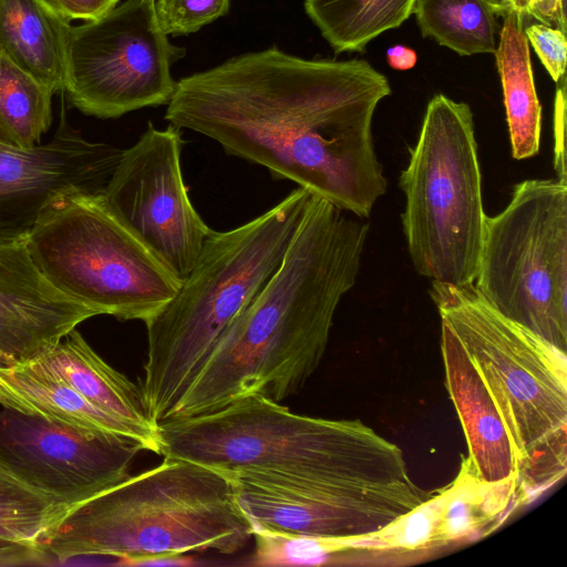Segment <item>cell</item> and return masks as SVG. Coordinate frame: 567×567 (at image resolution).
Here are the masks:
<instances>
[{
	"label": "cell",
	"instance_id": "44dd1931",
	"mask_svg": "<svg viewBox=\"0 0 567 567\" xmlns=\"http://www.w3.org/2000/svg\"><path fill=\"white\" fill-rule=\"evenodd\" d=\"M412 14L423 38L461 56L497 49L498 14L487 0H415Z\"/></svg>",
	"mask_w": 567,
	"mask_h": 567
},
{
	"label": "cell",
	"instance_id": "3957f363",
	"mask_svg": "<svg viewBox=\"0 0 567 567\" xmlns=\"http://www.w3.org/2000/svg\"><path fill=\"white\" fill-rule=\"evenodd\" d=\"M363 219L311 194L279 267L166 420L208 414L250 395L280 403L303 388L357 281L370 229Z\"/></svg>",
	"mask_w": 567,
	"mask_h": 567
},
{
	"label": "cell",
	"instance_id": "d6986e66",
	"mask_svg": "<svg viewBox=\"0 0 567 567\" xmlns=\"http://www.w3.org/2000/svg\"><path fill=\"white\" fill-rule=\"evenodd\" d=\"M502 18L503 25L494 55L503 90L512 156L526 159L539 151L542 105L524 32L525 18L514 8Z\"/></svg>",
	"mask_w": 567,
	"mask_h": 567
},
{
	"label": "cell",
	"instance_id": "6da1fadb",
	"mask_svg": "<svg viewBox=\"0 0 567 567\" xmlns=\"http://www.w3.org/2000/svg\"><path fill=\"white\" fill-rule=\"evenodd\" d=\"M391 92L365 60L272 47L182 78L165 120L365 219L386 190L372 121Z\"/></svg>",
	"mask_w": 567,
	"mask_h": 567
},
{
	"label": "cell",
	"instance_id": "7402d4cb",
	"mask_svg": "<svg viewBox=\"0 0 567 567\" xmlns=\"http://www.w3.org/2000/svg\"><path fill=\"white\" fill-rule=\"evenodd\" d=\"M53 94L0 53V142L19 148L40 145L52 123Z\"/></svg>",
	"mask_w": 567,
	"mask_h": 567
},
{
	"label": "cell",
	"instance_id": "8992f818",
	"mask_svg": "<svg viewBox=\"0 0 567 567\" xmlns=\"http://www.w3.org/2000/svg\"><path fill=\"white\" fill-rule=\"evenodd\" d=\"M311 193L302 187L254 219L212 229L177 293L146 320L140 391L150 420L165 421L208 355L279 267Z\"/></svg>",
	"mask_w": 567,
	"mask_h": 567
},
{
	"label": "cell",
	"instance_id": "f1b7e54d",
	"mask_svg": "<svg viewBox=\"0 0 567 567\" xmlns=\"http://www.w3.org/2000/svg\"><path fill=\"white\" fill-rule=\"evenodd\" d=\"M48 565V558L37 547L0 542V566Z\"/></svg>",
	"mask_w": 567,
	"mask_h": 567
},
{
	"label": "cell",
	"instance_id": "5b68a950",
	"mask_svg": "<svg viewBox=\"0 0 567 567\" xmlns=\"http://www.w3.org/2000/svg\"><path fill=\"white\" fill-rule=\"evenodd\" d=\"M157 466L79 503L39 540L48 565L137 566L144 558L215 550L252 538L228 473L163 456Z\"/></svg>",
	"mask_w": 567,
	"mask_h": 567
},
{
	"label": "cell",
	"instance_id": "5bb4252c",
	"mask_svg": "<svg viewBox=\"0 0 567 567\" xmlns=\"http://www.w3.org/2000/svg\"><path fill=\"white\" fill-rule=\"evenodd\" d=\"M254 530L361 539L404 518L399 511L342 491L254 473H228Z\"/></svg>",
	"mask_w": 567,
	"mask_h": 567
},
{
	"label": "cell",
	"instance_id": "2e32d148",
	"mask_svg": "<svg viewBox=\"0 0 567 567\" xmlns=\"http://www.w3.org/2000/svg\"><path fill=\"white\" fill-rule=\"evenodd\" d=\"M30 363L63 380L91 404L128 424L144 450L158 454V427L147 416L140 388L104 361L76 329Z\"/></svg>",
	"mask_w": 567,
	"mask_h": 567
},
{
	"label": "cell",
	"instance_id": "52a82bcc",
	"mask_svg": "<svg viewBox=\"0 0 567 567\" xmlns=\"http://www.w3.org/2000/svg\"><path fill=\"white\" fill-rule=\"evenodd\" d=\"M399 186L405 197L403 233L416 271L455 287L474 284L486 215L468 104L444 94L430 100Z\"/></svg>",
	"mask_w": 567,
	"mask_h": 567
},
{
	"label": "cell",
	"instance_id": "484cf974",
	"mask_svg": "<svg viewBox=\"0 0 567 567\" xmlns=\"http://www.w3.org/2000/svg\"><path fill=\"white\" fill-rule=\"evenodd\" d=\"M554 101V166L557 179L567 183L565 162V127H566V78L557 82Z\"/></svg>",
	"mask_w": 567,
	"mask_h": 567
},
{
	"label": "cell",
	"instance_id": "e0dca14e",
	"mask_svg": "<svg viewBox=\"0 0 567 567\" xmlns=\"http://www.w3.org/2000/svg\"><path fill=\"white\" fill-rule=\"evenodd\" d=\"M70 22L48 0H0V53L63 92Z\"/></svg>",
	"mask_w": 567,
	"mask_h": 567
},
{
	"label": "cell",
	"instance_id": "d4e9b609",
	"mask_svg": "<svg viewBox=\"0 0 567 567\" xmlns=\"http://www.w3.org/2000/svg\"><path fill=\"white\" fill-rule=\"evenodd\" d=\"M524 32L528 44L533 47L550 78L557 83L566 71V33L539 22L524 28Z\"/></svg>",
	"mask_w": 567,
	"mask_h": 567
},
{
	"label": "cell",
	"instance_id": "4dcf8cb0",
	"mask_svg": "<svg viewBox=\"0 0 567 567\" xmlns=\"http://www.w3.org/2000/svg\"><path fill=\"white\" fill-rule=\"evenodd\" d=\"M491 6L495 9L499 17H503L506 11L514 8L513 0H487Z\"/></svg>",
	"mask_w": 567,
	"mask_h": 567
},
{
	"label": "cell",
	"instance_id": "8fae6325",
	"mask_svg": "<svg viewBox=\"0 0 567 567\" xmlns=\"http://www.w3.org/2000/svg\"><path fill=\"white\" fill-rule=\"evenodd\" d=\"M181 128L150 122L123 150L103 197L114 217L174 276L184 280L212 231L196 212L185 185Z\"/></svg>",
	"mask_w": 567,
	"mask_h": 567
},
{
	"label": "cell",
	"instance_id": "603a6c76",
	"mask_svg": "<svg viewBox=\"0 0 567 567\" xmlns=\"http://www.w3.org/2000/svg\"><path fill=\"white\" fill-rule=\"evenodd\" d=\"M0 470V542L38 548L42 536L72 508Z\"/></svg>",
	"mask_w": 567,
	"mask_h": 567
},
{
	"label": "cell",
	"instance_id": "9a60e30c",
	"mask_svg": "<svg viewBox=\"0 0 567 567\" xmlns=\"http://www.w3.org/2000/svg\"><path fill=\"white\" fill-rule=\"evenodd\" d=\"M94 316L48 282L24 243L0 246V367L37 359Z\"/></svg>",
	"mask_w": 567,
	"mask_h": 567
},
{
	"label": "cell",
	"instance_id": "1f68e13d",
	"mask_svg": "<svg viewBox=\"0 0 567 567\" xmlns=\"http://www.w3.org/2000/svg\"><path fill=\"white\" fill-rule=\"evenodd\" d=\"M513 7L526 19L528 18L529 0H513Z\"/></svg>",
	"mask_w": 567,
	"mask_h": 567
},
{
	"label": "cell",
	"instance_id": "f546056e",
	"mask_svg": "<svg viewBox=\"0 0 567 567\" xmlns=\"http://www.w3.org/2000/svg\"><path fill=\"white\" fill-rule=\"evenodd\" d=\"M386 61L389 66L393 70L408 71L415 66L417 54L409 47L395 44L388 49Z\"/></svg>",
	"mask_w": 567,
	"mask_h": 567
},
{
	"label": "cell",
	"instance_id": "4316f807",
	"mask_svg": "<svg viewBox=\"0 0 567 567\" xmlns=\"http://www.w3.org/2000/svg\"><path fill=\"white\" fill-rule=\"evenodd\" d=\"M68 20L92 21L101 18L115 6L118 0H48Z\"/></svg>",
	"mask_w": 567,
	"mask_h": 567
},
{
	"label": "cell",
	"instance_id": "cb8c5ba5",
	"mask_svg": "<svg viewBox=\"0 0 567 567\" xmlns=\"http://www.w3.org/2000/svg\"><path fill=\"white\" fill-rule=\"evenodd\" d=\"M162 30L168 35L189 34L225 16L229 0H153Z\"/></svg>",
	"mask_w": 567,
	"mask_h": 567
},
{
	"label": "cell",
	"instance_id": "277c9868",
	"mask_svg": "<svg viewBox=\"0 0 567 567\" xmlns=\"http://www.w3.org/2000/svg\"><path fill=\"white\" fill-rule=\"evenodd\" d=\"M158 455L226 473H254L354 494L409 515L432 493L410 476L402 450L362 421L291 412L250 395L215 412L157 425Z\"/></svg>",
	"mask_w": 567,
	"mask_h": 567
},
{
	"label": "cell",
	"instance_id": "4fadbf2b",
	"mask_svg": "<svg viewBox=\"0 0 567 567\" xmlns=\"http://www.w3.org/2000/svg\"><path fill=\"white\" fill-rule=\"evenodd\" d=\"M123 150L90 142L66 121L43 145L0 142V246L22 244L44 209L78 193H102Z\"/></svg>",
	"mask_w": 567,
	"mask_h": 567
},
{
	"label": "cell",
	"instance_id": "ac0fdd59",
	"mask_svg": "<svg viewBox=\"0 0 567 567\" xmlns=\"http://www.w3.org/2000/svg\"><path fill=\"white\" fill-rule=\"evenodd\" d=\"M0 405L82 430L126 435L141 443L128 424L94 406L63 380L30 362L0 367Z\"/></svg>",
	"mask_w": 567,
	"mask_h": 567
},
{
	"label": "cell",
	"instance_id": "7c38bea8",
	"mask_svg": "<svg viewBox=\"0 0 567 567\" xmlns=\"http://www.w3.org/2000/svg\"><path fill=\"white\" fill-rule=\"evenodd\" d=\"M143 450L126 435L0 410V470L71 505L130 477L131 466Z\"/></svg>",
	"mask_w": 567,
	"mask_h": 567
},
{
	"label": "cell",
	"instance_id": "ffe728a7",
	"mask_svg": "<svg viewBox=\"0 0 567 567\" xmlns=\"http://www.w3.org/2000/svg\"><path fill=\"white\" fill-rule=\"evenodd\" d=\"M415 0H305V10L336 53L364 52L368 43L396 29Z\"/></svg>",
	"mask_w": 567,
	"mask_h": 567
},
{
	"label": "cell",
	"instance_id": "ba28073f",
	"mask_svg": "<svg viewBox=\"0 0 567 567\" xmlns=\"http://www.w3.org/2000/svg\"><path fill=\"white\" fill-rule=\"evenodd\" d=\"M24 244L50 285L99 316L145 322L182 285L114 217L103 192L50 204Z\"/></svg>",
	"mask_w": 567,
	"mask_h": 567
},
{
	"label": "cell",
	"instance_id": "7a4b0ae2",
	"mask_svg": "<svg viewBox=\"0 0 567 567\" xmlns=\"http://www.w3.org/2000/svg\"><path fill=\"white\" fill-rule=\"evenodd\" d=\"M445 386L480 482L517 480L529 502L567 472V357L491 307L474 284L432 281Z\"/></svg>",
	"mask_w": 567,
	"mask_h": 567
},
{
	"label": "cell",
	"instance_id": "9c48e42d",
	"mask_svg": "<svg viewBox=\"0 0 567 567\" xmlns=\"http://www.w3.org/2000/svg\"><path fill=\"white\" fill-rule=\"evenodd\" d=\"M474 286L506 318L567 348V183L526 179L486 216Z\"/></svg>",
	"mask_w": 567,
	"mask_h": 567
},
{
	"label": "cell",
	"instance_id": "30bf717a",
	"mask_svg": "<svg viewBox=\"0 0 567 567\" xmlns=\"http://www.w3.org/2000/svg\"><path fill=\"white\" fill-rule=\"evenodd\" d=\"M184 52L162 30L153 0H125L71 28L63 92L99 118L167 105L176 86L171 66Z\"/></svg>",
	"mask_w": 567,
	"mask_h": 567
},
{
	"label": "cell",
	"instance_id": "83f0119b",
	"mask_svg": "<svg viewBox=\"0 0 567 567\" xmlns=\"http://www.w3.org/2000/svg\"><path fill=\"white\" fill-rule=\"evenodd\" d=\"M528 17L566 33L565 0H529Z\"/></svg>",
	"mask_w": 567,
	"mask_h": 567
}]
</instances>
